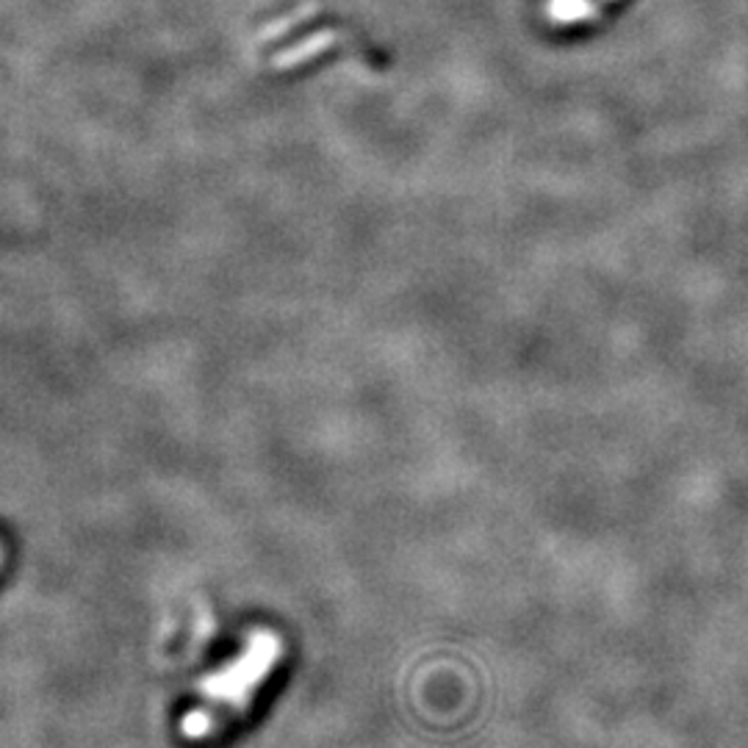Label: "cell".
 <instances>
[{
    "mask_svg": "<svg viewBox=\"0 0 748 748\" xmlns=\"http://www.w3.org/2000/svg\"><path fill=\"white\" fill-rule=\"evenodd\" d=\"M283 651L286 644L281 635L272 629H255L244 649L228 666L200 683V701L181 718V735H186V740H205L228 721L242 716L261 685L281 666Z\"/></svg>",
    "mask_w": 748,
    "mask_h": 748,
    "instance_id": "6da1fadb",
    "label": "cell"
},
{
    "mask_svg": "<svg viewBox=\"0 0 748 748\" xmlns=\"http://www.w3.org/2000/svg\"><path fill=\"white\" fill-rule=\"evenodd\" d=\"M336 42V33H316V37L305 39L303 44H300L297 50H292V53H283L281 59H277V64L281 67H289V64H297V61L309 59V55L320 53L322 48H327V44Z\"/></svg>",
    "mask_w": 748,
    "mask_h": 748,
    "instance_id": "7a4b0ae2",
    "label": "cell"
}]
</instances>
